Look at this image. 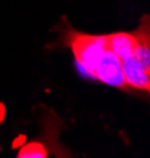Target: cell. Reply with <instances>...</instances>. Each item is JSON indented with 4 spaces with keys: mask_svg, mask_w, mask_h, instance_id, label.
<instances>
[{
    "mask_svg": "<svg viewBox=\"0 0 150 158\" xmlns=\"http://www.w3.org/2000/svg\"><path fill=\"white\" fill-rule=\"evenodd\" d=\"M48 149L43 146L41 142H36V141H33V142H29V144H25V146L19 150V153H18V156L19 158H44V156H48Z\"/></svg>",
    "mask_w": 150,
    "mask_h": 158,
    "instance_id": "5b68a950",
    "label": "cell"
},
{
    "mask_svg": "<svg viewBox=\"0 0 150 158\" xmlns=\"http://www.w3.org/2000/svg\"><path fill=\"white\" fill-rule=\"evenodd\" d=\"M66 41L73 51L79 68L84 70L92 77L95 63L107 46V35H87L79 32H70Z\"/></svg>",
    "mask_w": 150,
    "mask_h": 158,
    "instance_id": "6da1fadb",
    "label": "cell"
},
{
    "mask_svg": "<svg viewBox=\"0 0 150 158\" xmlns=\"http://www.w3.org/2000/svg\"><path fill=\"white\" fill-rule=\"evenodd\" d=\"M138 41V60L144 65V68L150 71V35H148V18L144 16V25L133 32Z\"/></svg>",
    "mask_w": 150,
    "mask_h": 158,
    "instance_id": "277c9868",
    "label": "cell"
},
{
    "mask_svg": "<svg viewBox=\"0 0 150 158\" xmlns=\"http://www.w3.org/2000/svg\"><path fill=\"white\" fill-rule=\"evenodd\" d=\"M93 79L112 85L115 89L120 90H130L125 81V74H123V68H122V62L119 59V56L109 48V44L104 48V51L101 52L100 59L95 63V68L92 73Z\"/></svg>",
    "mask_w": 150,
    "mask_h": 158,
    "instance_id": "7a4b0ae2",
    "label": "cell"
},
{
    "mask_svg": "<svg viewBox=\"0 0 150 158\" xmlns=\"http://www.w3.org/2000/svg\"><path fill=\"white\" fill-rule=\"evenodd\" d=\"M122 68H123L125 81L130 90H150V71L144 68V65L138 60L136 54H128L120 57Z\"/></svg>",
    "mask_w": 150,
    "mask_h": 158,
    "instance_id": "3957f363",
    "label": "cell"
}]
</instances>
